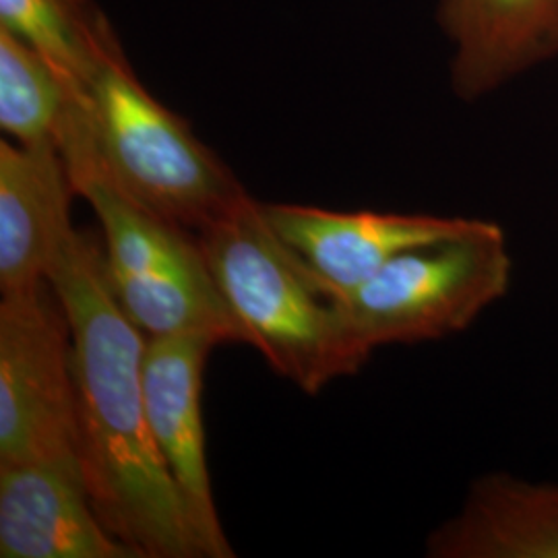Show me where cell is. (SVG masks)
Here are the masks:
<instances>
[{"label":"cell","mask_w":558,"mask_h":558,"mask_svg":"<svg viewBox=\"0 0 558 558\" xmlns=\"http://www.w3.org/2000/svg\"><path fill=\"white\" fill-rule=\"evenodd\" d=\"M0 557L141 558L104 525L80 463H0Z\"/></svg>","instance_id":"9"},{"label":"cell","mask_w":558,"mask_h":558,"mask_svg":"<svg viewBox=\"0 0 558 558\" xmlns=\"http://www.w3.org/2000/svg\"><path fill=\"white\" fill-rule=\"evenodd\" d=\"M439 20L453 44L451 81L463 100L558 54V0H442Z\"/></svg>","instance_id":"11"},{"label":"cell","mask_w":558,"mask_h":558,"mask_svg":"<svg viewBox=\"0 0 558 558\" xmlns=\"http://www.w3.org/2000/svg\"><path fill=\"white\" fill-rule=\"evenodd\" d=\"M220 345L205 336L147 338L143 356L145 410L161 461L177 486L203 558H232L214 502L201 410L203 371Z\"/></svg>","instance_id":"7"},{"label":"cell","mask_w":558,"mask_h":558,"mask_svg":"<svg viewBox=\"0 0 558 558\" xmlns=\"http://www.w3.org/2000/svg\"><path fill=\"white\" fill-rule=\"evenodd\" d=\"M48 281L71 325L81 470L96 513L141 558H203L149 430L147 336L114 299L98 239L73 230Z\"/></svg>","instance_id":"1"},{"label":"cell","mask_w":558,"mask_h":558,"mask_svg":"<svg viewBox=\"0 0 558 558\" xmlns=\"http://www.w3.org/2000/svg\"><path fill=\"white\" fill-rule=\"evenodd\" d=\"M197 240L244 343L300 391L315 396L371 359L350 338L333 300L271 230L263 203L248 195L201 228Z\"/></svg>","instance_id":"2"},{"label":"cell","mask_w":558,"mask_h":558,"mask_svg":"<svg viewBox=\"0 0 558 558\" xmlns=\"http://www.w3.org/2000/svg\"><path fill=\"white\" fill-rule=\"evenodd\" d=\"M0 27L48 60L73 92L119 41L92 0H0Z\"/></svg>","instance_id":"13"},{"label":"cell","mask_w":558,"mask_h":558,"mask_svg":"<svg viewBox=\"0 0 558 558\" xmlns=\"http://www.w3.org/2000/svg\"><path fill=\"white\" fill-rule=\"evenodd\" d=\"M71 92L48 60L0 27V129L9 140L57 143Z\"/></svg>","instance_id":"14"},{"label":"cell","mask_w":558,"mask_h":558,"mask_svg":"<svg viewBox=\"0 0 558 558\" xmlns=\"http://www.w3.org/2000/svg\"><path fill=\"white\" fill-rule=\"evenodd\" d=\"M279 240L325 296L345 294L399 255L476 232L486 220L379 211H331L292 203H263Z\"/></svg>","instance_id":"8"},{"label":"cell","mask_w":558,"mask_h":558,"mask_svg":"<svg viewBox=\"0 0 558 558\" xmlns=\"http://www.w3.org/2000/svg\"><path fill=\"white\" fill-rule=\"evenodd\" d=\"M77 195L57 143L0 141V292L50 283L60 248L73 234Z\"/></svg>","instance_id":"10"},{"label":"cell","mask_w":558,"mask_h":558,"mask_svg":"<svg viewBox=\"0 0 558 558\" xmlns=\"http://www.w3.org/2000/svg\"><path fill=\"white\" fill-rule=\"evenodd\" d=\"M430 558H558V482L497 472L426 539Z\"/></svg>","instance_id":"12"},{"label":"cell","mask_w":558,"mask_h":558,"mask_svg":"<svg viewBox=\"0 0 558 558\" xmlns=\"http://www.w3.org/2000/svg\"><path fill=\"white\" fill-rule=\"evenodd\" d=\"M77 195L96 211L114 299L147 338L205 336L244 341L209 274L199 240L131 197L104 168L80 101H69L57 137Z\"/></svg>","instance_id":"3"},{"label":"cell","mask_w":558,"mask_h":558,"mask_svg":"<svg viewBox=\"0 0 558 558\" xmlns=\"http://www.w3.org/2000/svg\"><path fill=\"white\" fill-rule=\"evenodd\" d=\"M0 463H80L66 313L50 283L0 300Z\"/></svg>","instance_id":"6"},{"label":"cell","mask_w":558,"mask_h":558,"mask_svg":"<svg viewBox=\"0 0 558 558\" xmlns=\"http://www.w3.org/2000/svg\"><path fill=\"white\" fill-rule=\"evenodd\" d=\"M73 94L108 174L161 218L199 232L248 197L189 122L145 89L120 41Z\"/></svg>","instance_id":"4"},{"label":"cell","mask_w":558,"mask_h":558,"mask_svg":"<svg viewBox=\"0 0 558 558\" xmlns=\"http://www.w3.org/2000/svg\"><path fill=\"white\" fill-rule=\"evenodd\" d=\"M513 260L495 221L472 234L416 246L359 288L329 296L360 350L465 331L509 292Z\"/></svg>","instance_id":"5"}]
</instances>
